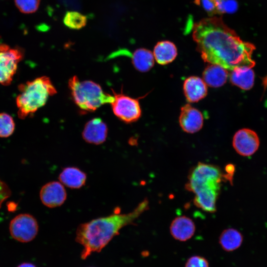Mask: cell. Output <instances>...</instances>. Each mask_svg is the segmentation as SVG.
<instances>
[{
  "label": "cell",
  "instance_id": "cell-4",
  "mask_svg": "<svg viewBox=\"0 0 267 267\" xmlns=\"http://www.w3.org/2000/svg\"><path fill=\"white\" fill-rule=\"evenodd\" d=\"M20 93L16 97L18 115L24 119L43 106L49 96L57 90L50 79L46 76L37 78L22 84L18 87Z\"/></svg>",
  "mask_w": 267,
  "mask_h": 267
},
{
  "label": "cell",
  "instance_id": "cell-21",
  "mask_svg": "<svg viewBox=\"0 0 267 267\" xmlns=\"http://www.w3.org/2000/svg\"><path fill=\"white\" fill-rule=\"evenodd\" d=\"M87 22V17L77 11H67L63 18L64 25L72 29H80L86 26Z\"/></svg>",
  "mask_w": 267,
  "mask_h": 267
},
{
  "label": "cell",
  "instance_id": "cell-13",
  "mask_svg": "<svg viewBox=\"0 0 267 267\" xmlns=\"http://www.w3.org/2000/svg\"><path fill=\"white\" fill-rule=\"evenodd\" d=\"M170 233L176 240L185 241L191 238L194 234L195 225L189 218L182 216L173 220L170 225Z\"/></svg>",
  "mask_w": 267,
  "mask_h": 267
},
{
  "label": "cell",
  "instance_id": "cell-3",
  "mask_svg": "<svg viewBox=\"0 0 267 267\" xmlns=\"http://www.w3.org/2000/svg\"><path fill=\"white\" fill-rule=\"evenodd\" d=\"M227 180L218 166L198 162L190 171L185 187L194 194V204L209 213L217 210L216 202L221 192L222 183Z\"/></svg>",
  "mask_w": 267,
  "mask_h": 267
},
{
  "label": "cell",
  "instance_id": "cell-15",
  "mask_svg": "<svg viewBox=\"0 0 267 267\" xmlns=\"http://www.w3.org/2000/svg\"><path fill=\"white\" fill-rule=\"evenodd\" d=\"M86 173L76 167L63 168L59 175V181L64 185L71 189H79L86 184Z\"/></svg>",
  "mask_w": 267,
  "mask_h": 267
},
{
  "label": "cell",
  "instance_id": "cell-1",
  "mask_svg": "<svg viewBox=\"0 0 267 267\" xmlns=\"http://www.w3.org/2000/svg\"><path fill=\"white\" fill-rule=\"evenodd\" d=\"M192 37L202 59L231 71L239 66L253 68L254 46L242 41L221 16L205 18L195 23Z\"/></svg>",
  "mask_w": 267,
  "mask_h": 267
},
{
  "label": "cell",
  "instance_id": "cell-5",
  "mask_svg": "<svg viewBox=\"0 0 267 267\" xmlns=\"http://www.w3.org/2000/svg\"><path fill=\"white\" fill-rule=\"evenodd\" d=\"M68 87L74 102L83 111H94L114 100L113 95L104 92L98 84L89 80L81 81L76 76L69 79Z\"/></svg>",
  "mask_w": 267,
  "mask_h": 267
},
{
  "label": "cell",
  "instance_id": "cell-16",
  "mask_svg": "<svg viewBox=\"0 0 267 267\" xmlns=\"http://www.w3.org/2000/svg\"><path fill=\"white\" fill-rule=\"evenodd\" d=\"M231 83L243 90H249L253 86L255 73L252 67L246 66L237 67L231 71Z\"/></svg>",
  "mask_w": 267,
  "mask_h": 267
},
{
  "label": "cell",
  "instance_id": "cell-20",
  "mask_svg": "<svg viewBox=\"0 0 267 267\" xmlns=\"http://www.w3.org/2000/svg\"><path fill=\"white\" fill-rule=\"evenodd\" d=\"M242 240L241 233L234 228L224 230L219 238V243L222 248L228 252L237 249L241 245Z\"/></svg>",
  "mask_w": 267,
  "mask_h": 267
},
{
  "label": "cell",
  "instance_id": "cell-22",
  "mask_svg": "<svg viewBox=\"0 0 267 267\" xmlns=\"http://www.w3.org/2000/svg\"><path fill=\"white\" fill-rule=\"evenodd\" d=\"M195 2L200 5L209 16L223 14L225 0H195Z\"/></svg>",
  "mask_w": 267,
  "mask_h": 267
},
{
  "label": "cell",
  "instance_id": "cell-19",
  "mask_svg": "<svg viewBox=\"0 0 267 267\" xmlns=\"http://www.w3.org/2000/svg\"><path fill=\"white\" fill-rule=\"evenodd\" d=\"M154 59L153 53L144 48L136 49L132 55V62L134 66L141 72L149 71L154 66Z\"/></svg>",
  "mask_w": 267,
  "mask_h": 267
},
{
  "label": "cell",
  "instance_id": "cell-9",
  "mask_svg": "<svg viewBox=\"0 0 267 267\" xmlns=\"http://www.w3.org/2000/svg\"><path fill=\"white\" fill-rule=\"evenodd\" d=\"M260 140L258 134L254 131L244 128L234 134L232 145L237 153L243 156L253 155L258 150Z\"/></svg>",
  "mask_w": 267,
  "mask_h": 267
},
{
  "label": "cell",
  "instance_id": "cell-18",
  "mask_svg": "<svg viewBox=\"0 0 267 267\" xmlns=\"http://www.w3.org/2000/svg\"><path fill=\"white\" fill-rule=\"evenodd\" d=\"M203 81L209 87L219 88L222 86L226 82L228 72L222 67L212 64L204 69L203 74Z\"/></svg>",
  "mask_w": 267,
  "mask_h": 267
},
{
  "label": "cell",
  "instance_id": "cell-25",
  "mask_svg": "<svg viewBox=\"0 0 267 267\" xmlns=\"http://www.w3.org/2000/svg\"><path fill=\"white\" fill-rule=\"evenodd\" d=\"M185 267H209V264L205 258L194 256L188 259Z\"/></svg>",
  "mask_w": 267,
  "mask_h": 267
},
{
  "label": "cell",
  "instance_id": "cell-11",
  "mask_svg": "<svg viewBox=\"0 0 267 267\" xmlns=\"http://www.w3.org/2000/svg\"><path fill=\"white\" fill-rule=\"evenodd\" d=\"M179 123L185 132L190 134L196 133L203 127V115L199 110L186 104L181 108Z\"/></svg>",
  "mask_w": 267,
  "mask_h": 267
},
{
  "label": "cell",
  "instance_id": "cell-10",
  "mask_svg": "<svg viewBox=\"0 0 267 267\" xmlns=\"http://www.w3.org/2000/svg\"><path fill=\"white\" fill-rule=\"evenodd\" d=\"M40 197L44 206L53 208L64 204L67 199V192L60 181H52L43 185L40 192Z\"/></svg>",
  "mask_w": 267,
  "mask_h": 267
},
{
  "label": "cell",
  "instance_id": "cell-12",
  "mask_svg": "<svg viewBox=\"0 0 267 267\" xmlns=\"http://www.w3.org/2000/svg\"><path fill=\"white\" fill-rule=\"evenodd\" d=\"M107 133L106 124L100 118H93L85 125L82 136L88 143L99 145L105 141Z\"/></svg>",
  "mask_w": 267,
  "mask_h": 267
},
{
  "label": "cell",
  "instance_id": "cell-7",
  "mask_svg": "<svg viewBox=\"0 0 267 267\" xmlns=\"http://www.w3.org/2000/svg\"><path fill=\"white\" fill-rule=\"evenodd\" d=\"M23 52L20 48H10L0 44V84L9 85L16 73L18 63L22 59Z\"/></svg>",
  "mask_w": 267,
  "mask_h": 267
},
{
  "label": "cell",
  "instance_id": "cell-28",
  "mask_svg": "<svg viewBox=\"0 0 267 267\" xmlns=\"http://www.w3.org/2000/svg\"><path fill=\"white\" fill-rule=\"evenodd\" d=\"M267 81V77L266 78V80H265V82Z\"/></svg>",
  "mask_w": 267,
  "mask_h": 267
},
{
  "label": "cell",
  "instance_id": "cell-23",
  "mask_svg": "<svg viewBox=\"0 0 267 267\" xmlns=\"http://www.w3.org/2000/svg\"><path fill=\"white\" fill-rule=\"evenodd\" d=\"M15 129L12 117L5 113H0V137H7L11 135Z\"/></svg>",
  "mask_w": 267,
  "mask_h": 267
},
{
  "label": "cell",
  "instance_id": "cell-27",
  "mask_svg": "<svg viewBox=\"0 0 267 267\" xmlns=\"http://www.w3.org/2000/svg\"><path fill=\"white\" fill-rule=\"evenodd\" d=\"M17 267H36L34 264L29 263H24L20 264Z\"/></svg>",
  "mask_w": 267,
  "mask_h": 267
},
{
  "label": "cell",
  "instance_id": "cell-6",
  "mask_svg": "<svg viewBox=\"0 0 267 267\" xmlns=\"http://www.w3.org/2000/svg\"><path fill=\"white\" fill-rule=\"evenodd\" d=\"M114 100L111 103L114 115L127 123L136 121L141 115V110L138 99L116 93L112 90Z\"/></svg>",
  "mask_w": 267,
  "mask_h": 267
},
{
  "label": "cell",
  "instance_id": "cell-14",
  "mask_svg": "<svg viewBox=\"0 0 267 267\" xmlns=\"http://www.w3.org/2000/svg\"><path fill=\"white\" fill-rule=\"evenodd\" d=\"M183 91L187 100L197 102L207 94V87L203 80L197 76H190L183 83Z\"/></svg>",
  "mask_w": 267,
  "mask_h": 267
},
{
  "label": "cell",
  "instance_id": "cell-26",
  "mask_svg": "<svg viewBox=\"0 0 267 267\" xmlns=\"http://www.w3.org/2000/svg\"><path fill=\"white\" fill-rule=\"evenodd\" d=\"M11 192L8 185L0 179V208L3 202L10 195Z\"/></svg>",
  "mask_w": 267,
  "mask_h": 267
},
{
  "label": "cell",
  "instance_id": "cell-2",
  "mask_svg": "<svg viewBox=\"0 0 267 267\" xmlns=\"http://www.w3.org/2000/svg\"><path fill=\"white\" fill-rule=\"evenodd\" d=\"M147 207L148 201L145 199L127 214L115 213L79 224L76 231V241L83 247L82 259H86L93 252H99L119 234L122 228L134 224L135 220Z\"/></svg>",
  "mask_w": 267,
  "mask_h": 267
},
{
  "label": "cell",
  "instance_id": "cell-17",
  "mask_svg": "<svg viewBox=\"0 0 267 267\" xmlns=\"http://www.w3.org/2000/svg\"><path fill=\"white\" fill-rule=\"evenodd\" d=\"M153 55L156 62L161 65H166L171 63L178 54L175 44L169 41L159 42L155 45Z\"/></svg>",
  "mask_w": 267,
  "mask_h": 267
},
{
  "label": "cell",
  "instance_id": "cell-24",
  "mask_svg": "<svg viewBox=\"0 0 267 267\" xmlns=\"http://www.w3.org/2000/svg\"><path fill=\"white\" fill-rule=\"evenodd\" d=\"M40 0H15L16 6L24 13L35 12L38 8Z\"/></svg>",
  "mask_w": 267,
  "mask_h": 267
},
{
  "label": "cell",
  "instance_id": "cell-8",
  "mask_svg": "<svg viewBox=\"0 0 267 267\" xmlns=\"http://www.w3.org/2000/svg\"><path fill=\"white\" fill-rule=\"evenodd\" d=\"M36 219L28 214H21L15 217L10 222L9 231L11 236L21 242L33 240L38 232Z\"/></svg>",
  "mask_w": 267,
  "mask_h": 267
}]
</instances>
